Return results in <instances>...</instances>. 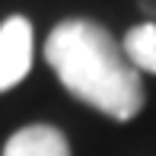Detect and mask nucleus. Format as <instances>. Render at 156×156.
I'll return each instance as SVG.
<instances>
[{"label":"nucleus","mask_w":156,"mask_h":156,"mask_svg":"<svg viewBox=\"0 0 156 156\" xmlns=\"http://www.w3.org/2000/svg\"><path fill=\"white\" fill-rule=\"evenodd\" d=\"M45 61L61 86L89 108L115 121L144 112V80L105 26L93 19L58 23L45 41Z\"/></svg>","instance_id":"nucleus-1"},{"label":"nucleus","mask_w":156,"mask_h":156,"mask_svg":"<svg viewBox=\"0 0 156 156\" xmlns=\"http://www.w3.org/2000/svg\"><path fill=\"white\" fill-rule=\"evenodd\" d=\"M32 70V23L26 16H10L0 23V93L29 76Z\"/></svg>","instance_id":"nucleus-2"},{"label":"nucleus","mask_w":156,"mask_h":156,"mask_svg":"<svg viewBox=\"0 0 156 156\" xmlns=\"http://www.w3.org/2000/svg\"><path fill=\"white\" fill-rule=\"evenodd\" d=\"M0 156H70V144L51 124H26L3 144Z\"/></svg>","instance_id":"nucleus-3"},{"label":"nucleus","mask_w":156,"mask_h":156,"mask_svg":"<svg viewBox=\"0 0 156 156\" xmlns=\"http://www.w3.org/2000/svg\"><path fill=\"white\" fill-rule=\"evenodd\" d=\"M124 58L131 61V67L144 70V73H156V23H140L134 29H127L124 41H121Z\"/></svg>","instance_id":"nucleus-4"},{"label":"nucleus","mask_w":156,"mask_h":156,"mask_svg":"<svg viewBox=\"0 0 156 156\" xmlns=\"http://www.w3.org/2000/svg\"><path fill=\"white\" fill-rule=\"evenodd\" d=\"M140 6H144V13L150 16V23H156V0H140Z\"/></svg>","instance_id":"nucleus-5"}]
</instances>
